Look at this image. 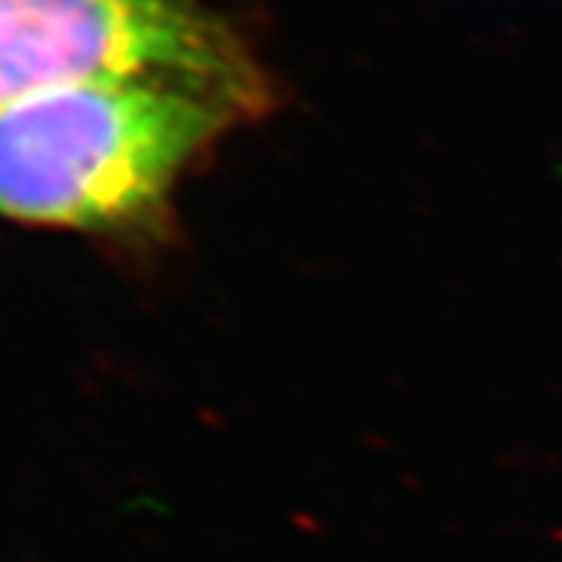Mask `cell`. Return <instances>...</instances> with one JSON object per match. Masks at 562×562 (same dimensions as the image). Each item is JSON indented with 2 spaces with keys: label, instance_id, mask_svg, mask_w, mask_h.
I'll return each instance as SVG.
<instances>
[{
  "label": "cell",
  "instance_id": "obj_1",
  "mask_svg": "<svg viewBox=\"0 0 562 562\" xmlns=\"http://www.w3.org/2000/svg\"><path fill=\"white\" fill-rule=\"evenodd\" d=\"M235 103L181 81L76 85L0 110V222L98 241L147 244L169 232L191 162Z\"/></svg>",
  "mask_w": 562,
  "mask_h": 562
},
{
  "label": "cell",
  "instance_id": "obj_2",
  "mask_svg": "<svg viewBox=\"0 0 562 562\" xmlns=\"http://www.w3.org/2000/svg\"><path fill=\"white\" fill-rule=\"evenodd\" d=\"M198 85L244 116L269 85L238 35L194 0H0V110L101 81Z\"/></svg>",
  "mask_w": 562,
  "mask_h": 562
}]
</instances>
